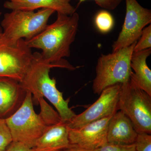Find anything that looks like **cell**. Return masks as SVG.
I'll list each match as a JSON object with an SVG mask.
<instances>
[{"mask_svg":"<svg viewBox=\"0 0 151 151\" xmlns=\"http://www.w3.org/2000/svg\"><path fill=\"white\" fill-rule=\"evenodd\" d=\"M79 15L75 12L71 15L57 13L56 20L47 25L39 34L25 41L30 48L42 50V57L47 62L61 68L74 69L63 60L70 56V47L75 40L79 24Z\"/></svg>","mask_w":151,"mask_h":151,"instance_id":"cell-1","label":"cell"},{"mask_svg":"<svg viewBox=\"0 0 151 151\" xmlns=\"http://www.w3.org/2000/svg\"><path fill=\"white\" fill-rule=\"evenodd\" d=\"M33 54L32 62L20 83L27 92L31 93L37 104L41 98L45 97L56 108L62 122L68 123L76 114L68 106L69 99L64 100L63 93L57 88L56 79L49 75L52 68L61 66L47 62L39 52Z\"/></svg>","mask_w":151,"mask_h":151,"instance_id":"cell-2","label":"cell"},{"mask_svg":"<svg viewBox=\"0 0 151 151\" xmlns=\"http://www.w3.org/2000/svg\"><path fill=\"white\" fill-rule=\"evenodd\" d=\"M55 11L49 9L34 11L14 10L5 14L1 27L2 34L0 45L13 44L26 41L37 35L47 25L50 17Z\"/></svg>","mask_w":151,"mask_h":151,"instance_id":"cell-3","label":"cell"},{"mask_svg":"<svg viewBox=\"0 0 151 151\" xmlns=\"http://www.w3.org/2000/svg\"><path fill=\"white\" fill-rule=\"evenodd\" d=\"M136 42L115 52L102 54L99 57L96 66V76L92 83L94 94L100 95L108 86L129 81L132 71L131 58Z\"/></svg>","mask_w":151,"mask_h":151,"instance_id":"cell-4","label":"cell"},{"mask_svg":"<svg viewBox=\"0 0 151 151\" xmlns=\"http://www.w3.org/2000/svg\"><path fill=\"white\" fill-rule=\"evenodd\" d=\"M32 100V94L27 92L21 106L12 115L5 119L13 142L23 143L31 149L50 126L41 113H35Z\"/></svg>","mask_w":151,"mask_h":151,"instance_id":"cell-5","label":"cell"},{"mask_svg":"<svg viewBox=\"0 0 151 151\" xmlns=\"http://www.w3.org/2000/svg\"><path fill=\"white\" fill-rule=\"evenodd\" d=\"M118 110L132 122L138 133L151 134V96L130 78L122 84Z\"/></svg>","mask_w":151,"mask_h":151,"instance_id":"cell-6","label":"cell"},{"mask_svg":"<svg viewBox=\"0 0 151 151\" xmlns=\"http://www.w3.org/2000/svg\"><path fill=\"white\" fill-rule=\"evenodd\" d=\"M126 12L122 30L112 45V52L137 42L143 29L151 24V11L145 8L137 0H125Z\"/></svg>","mask_w":151,"mask_h":151,"instance_id":"cell-7","label":"cell"},{"mask_svg":"<svg viewBox=\"0 0 151 151\" xmlns=\"http://www.w3.org/2000/svg\"><path fill=\"white\" fill-rule=\"evenodd\" d=\"M33 57L31 48L24 40L13 44L0 45V78L21 82Z\"/></svg>","mask_w":151,"mask_h":151,"instance_id":"cell-8","label":"cell"},{"mask_svg":"<svg viewBox=\"0 0 151 151\" xmlns=\"http://www.w3.org/2000/svg\"><path fill=\"white\" fill-rule=\"evenodd\" d=\"M121 84L108 86L102 91L100 97L81 114L76 115L67 123L69 129H78L86 124L113 116L118 110Z\"/></svg>","mask_w":151,"mask_h":151,"instance_id":"cell-9","label":"cell"},{"mask_svg":"<svg viewBox=\"0 0 151 151\" xmlns=\"http://www.w3.org/2000/svg\"><path fill=\"white\" fill-rule=\"evenodd\" d=\"M112 116L91 122L78 129L68 128L70 144L94 150L107 143L108 124Z\"/></svg>","mask_w":151,"mask_h":151,"instance_id":"cell-10","label":"cell"},{"mask_svg":"<svg viewBox=\"0 0 151 151\" xmlns=\"http://www.w3.org/2000/svg\"><path fill=\"white\" fill-rule=\"evenodd\" d=\"M27 92L19 81L0 78V119L12 115L24 101Z\"/></svg>","mask_w":151,"mask_h":151,"instance_id":"cell-11","label":"cell"},{"mask_svg":"<svg viewBox=\"0 0 151 151\" xmlns=\"http://www.w3.org/2000/svg\"><path fill=\"white\" fill-rule=\"evenodd\" d=\"M138 133L132 122L123 112L118 111L108 124L107 142L120 145L134 144Z\"/></svg>","mask_w":151,"mask_h":151,"instance_id":"cell-12","label":"cell"},{"mask_svg":"<svg viewBox=\"0 0 151 151\" xmlns=\"http://www.w3.org/2000/svg\"><path fill=\"white\" fill-rule=\"evenodd\" d=\"M70 144L67 123L62 122L49 126L32 151H60Z\"/></svg>","mask_w":151,"mask_h":151,"instance_id":"cell-13","label":"cell"},{"mask_svg":"<svg viewBox=\"0 0 151 151\" xmlns=\"http://www.w3.org/2000/svg\"><path fill=\"white\" fill-rule=\"evenodd\" d=\"M69 0H7L4 3L5 8L11 10L34 11L37 9H49L57 13L71 15L76 9Z\"/></svg>","mask_w":151,"mask_h":151,"instance_id":"cell-14","label":"cell"},{"mask_svg":"<svg viewBox=\"0 0 151 151\" xmlns=\"http://www.w3.org/2000/svg\"><path fill=\"white\" fill-rule=\"evenodd\" d=\"M151 54V48L134 52L131 60L132 71L130 78L136 85L151 96V70L147 60Z\"/></svg>","mask_w":151,"mask_h":151,"instance_id":"cell-15","label":"cell"},{"mask_svg":"<svg viewBox=\"0 0 151 151\" xmlns=\"http://www.w3.org/2000/svg\"><path fill=\"white\" fill-rule=\"evenodd\" d=\"M94 23L98 30L103 33L110 32L115 23L113 16L106 10L100 11L97 13L94 19Z\"/></svg>","mask_w":151,"mask_h":151,"instance_id":"cell-16","label":"cell"},{"mask_svg":"<svg viewBox=\"0 0 151 151\" xmlns=\"http://www.w3.org/2000/svg\"><path fill=\"white\" fill-rule=\"evenodd\" d=\"M151 48V25L143 29L140 37L136 42L134 52Z\"/></svg>","mask_w":151,"mask_h":151,"instance_id":"cell-17","label":"cell"},{"mask_svg":"<svg viewBox=\"0 0 151 151\" xmlns=\"http://www.w3.org/2000/svg\"><path fill=\"white\" fill-rule=\"evenodd\" d=\"M13 142L5 119H0V151H5Z\"/></svg>","mask_w":151,"mask_h":151,"instance_id":"cell-18","label":"cell"},{"mask_svg":"<svg viewBox=\"0 0 151 151\" xmlns=\"http://www.w3.org/2000/svg\"><path fill=\"white\" fill-rule=\"evenodd\" d=\"M134 145L136 151H151V135L138 133Z\"/></svg>","mask_w":151,"mask_h":151,"instance_id":"cell-19","label":"cell"},{"mask_svg":"<svg viewBox=\"0 0 151 151\" xmlns=\"http://www.w3.org/2000/svg\"><path fill=\"white\" fill-rule=\"evenodd\" d=\"M93 151H136L134 144L120 145L107 142Z\"/></svg>","mask_w":151,"mask_h":151,"instance_id":"cell-20","label":"cell"},{"mask_svg":"<svg viewBox=\"0 0 151 151\" xmlns=\"http://www.w3.org/2000/svg\"><path fill=\"white\" fill-rule=\"evenodd\" d=\"M78 5L87 0H78ZM96 4L105 9L113 10L116 9L123 0H93Z\"/></svg>","mask_w":151,"mask_h":151,"instance_id":"cell-21","label":"cell"},{"mask_svg":"<svg viewBox=\"0 0 151 151\" xmlns=\"http://www.w3.org/2000/svg\"><path fill=\"white\" fill-rule=\"evenodd\" d=\"M5 151H32V149L23 143L12 142Z\"/></svg>","mask_w":151,"mask_h":151,"instance_id":"cell-22","label":"cell"},{"mask_svg":"<svg viewBox=\"0 0 151 151\" xmlns=\"http://www.w3.org/2000/svg\"><path fill=\"white\" fill-rule=\"evenodd\" d=\"M93 150H89L81 147L75 145L70 144L67 147L63 149L60 151H93Z\"/></svg>","mask_w":151,"mask_h":151,"instance_id":"cell-23","label":"cell"},{"mask_svg":"<svg viewBox=\"0 0 151 151\" xmlns=\"http://www.w3.org/2000/svg\"><path fill=\"white\" fill-rule=\"evenodd\" d=\"M2 34V28L1 27V26H0V38H1V36Z\"/></svg>","mask_w":151,"mask_h":151,"instance_id":"cell-24","label":"cell"},{"mask_svg":"<svg viewBox=\"0 0 151 151\" xmlns=\"http://www.w3.org/2000/svg\"><path fill=\"white\" fill-rule=\"evenodd\" d=\"M2 13L1 12H0V16H1V15Z\"/></svg>","mask_w":151,"mask_h":151,"instance_id":"cell-25","label":"cell"},{"mask_svg":"<svg viewBox=\"0 0 151 151\" xmlns=\"http://www.w3.org/2000/svg\"><path fill=\"white\" fill-rule=\"evenodd\" d=\"M69 1H70V0H69Z\"/></svg>","mask_w":151,"mask_h":151,"instance_id":"cell-26","label":"cell"}]
</instances>
